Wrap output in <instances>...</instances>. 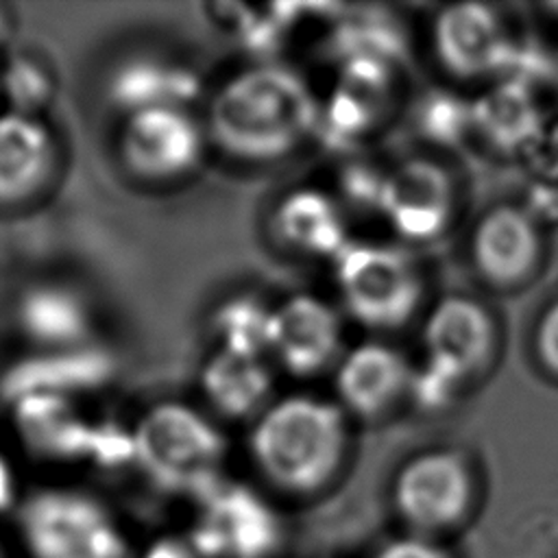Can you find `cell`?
Returning <instances> with one entry per match:
<instances>
[{
	"instance_id": "obj_1",
	"label": "cell",
	"mask_w": 558,
	"mask_h": 558,
	"mask_svg": "<svg viewBox=\"0 0 558 558\" xmlns=\"http://www.w3.org/2000/svg\"><path fill=\"white\" fill-rule=\"evenodd\" d=\"M310 83L275 61H257L218 83L203 116L209 146L231 161L272 163L296 153L320 124Z\"/></svg>"
},
{
	"instance_id": "obj_27",
	"label": "cell",
	"mask_w": 558,
	"mask_h": 558,
	"mask_svg": "<svg viewBox=\"0 0 558 558\" xmlns=\"http://www.w3.org/2000/svg\"><path fill=\"white\" fill-rule=\"evenodd\" d=\"M146 558H194V554L183 543L174 538H163L146 554Z\"/></svg>"
},
{
	"instance_id": "obj_23",
	"label": "cell",
	"mask_w": 558,
	"mask_h": 558,
	"mask_svg": "<svg viewBox=\"0 0 558 558\" xmlns=\"http://www.w3.org/2000/svg\"><path fill=\"white\" fill-rule=\"evenodd\" d=\"M272 305L257 294L240 292L222 299L209 316L211 349L268 357Z\"/></svg>"
},
{
	"instance_id": "obj_3",
	"label": "cell",
	"mask_w": 558,
	"mask_h": 558,
	"mask_svg": "<svg viewBox=\"0 0 558 558\" xmlns=\"http://www.w3.org/2000/svg\"><path fill=\"white\" fill-rule=\"evenodd\" d=\"M133 432L135 464L163 493L205 499L220 482L227 440L220 427L185 401H157Z\"/></svg>"
},
{
	"instance_id": "obj_12",
	"label": "cell",
	"mask_w": 558,
	"mask_h": 558,
	"mask_svg": "<svg viewBox=\"0 0 558 558\" xmlns=\"http://www.w3.org/2000/svg\"><path fill=\"white\" fill-rule=\"evenodd\" d=\"M342 316L327 299L290 294L272 305L268 360L292 377H316L342 357Z\"/></svg>"
},
{
	"instance_id": "obj_22",
	"label": "cell",
	"mask_w": 558,
	"mask_h": 558,
	"mask_svg": "<svg viewBox=\"0 0 558 558\" xmlns=\"http://www.w3.org/2000/svg\"><path fill=\"white\" fill-rule=\"evenodd\" d=\"M471 126L506 153L534 146L543 133L536 102L523 83H504L471 107Z\"/></svg>"
},
{
	"instance_id": "obj_29",
	"label": "cell",
	"mask_w": 558,
	"mask_h": 558,
	"mask_svg": "<svg viewBox=\"0 0 558 558\" xmlns=\"http://www.w3.org/2000/svg\"><path fill=\"white\" fill-rule=\"evenodd\" d=\"M13 13L7 7H0V46L9 39L11 31H13Z\"/></svg>"
},
{
	"instance_id": "obj_25",
	"label": "cell",
	"mask_w": 558,
	"mask_h": 558,
	"mask_svg": "<svg viewBox=\"0 0 558 558\" xmlns=\"http://www.w3.org/2000/svg\"><path fill=\"white\" fill-rule=\"evenodd\" d=\"M532 349L541 371L558 381V299L551 301L538 316Z\"/></svg>"
},
{
	"instance_id": "obj_2",
	"label": "cell",
	"mask_w": 558,
	"mask_h": 558,
	"mask_svg": "<svg viewBox=\"0 0 558 558\" xmlns=\"http://www.w3.org/2000/svg\"><path fill=\"white\" fill-rule=\"evenodd\" d=\"M349 451V414L331 399L286 395L251 421L248 453L275 488L290 495L323 490Z\"/></svg>"
},
{
	"instance_id": "obj_13",
	"label": "cell",
	"mask_w": 558,
	"mask_h": 558,
	"mask_svg": "<svg viewBox=\"0 0 558 558\" xmlns=\"http://www.w3.org/2000/svg\"><path fill=\"white\" fill-rule=\"evenodd\" d=\"M414 364L397 347L364 340L347 349L333 368L336 403L349 418L377 421L410 399Z\"/></svg>"
},
{
	"instance_id": "obj_8",
	"label": "cell",
	"mask_w": 558,
	"mask_h": 558,
	"mask_svg": "<svg viewBox=\"0 0 558 558\" xmlns=\"http://www.w3.org/2000/svg\"><path fill=\"white\" fill-rule=\"evenodd\" d=\"M458 207L451 172L429 157H405L384 172L377 214L397 238L427 244L445 235Z\"/></svg>"
},
{
	"instance_id": "obj_21",
	"label": "cell",
	"mask_w": 558,
	"mask_h": 558,
	"mask_svg": "<svg viewBox=\"0 0 558 558\" xmlns=\"http://www.w3.org/2000/svg\"><path fill=\"white\" fill-rule=\"evenodd\" d=\"M270 229L286 248L329 262L351 240L336 196L314 187L283 194L270 214Z\"/></svg>"
},
{
	"instance_id": "obj_24",
	"label": "cell",
	"mask_w": 558,
	"mask_h": 558,
	"mask_svg": "<svg viewBox=\"0 0 558 558\" xmlns=\"http://www.w3.org/2000/svg\"><path fill=\"white\" fill-rule=\"evenodd\" d=\"M57 94L54 70L33 50H15L0 65L4 109L41 116Z\"/></svg>"
},
{
	"instance_id": "obj_11",
	"label": "cell",
	"mask_w": 558,
	"mask_h": 558,
	"mask_svg": "<svg viewBox=\"0 0 558 558\" xmlns=\"http://www.w3.org/2000/svg\"><path fill=\"white\" fill-rule=\"evenodd\" d=\"M469 253L477 277L486 286L497 290L521 288L543 266L545 235L541 218L527 205H493L475 222Z\"/></svg>"
},
{
	"instance_id": "obj_5",
	"label": "cell",
	"mask_w": 558,
	"mask_h": 558,
	"mask_svg": "<svg viewBox=\"0 0 558 558\" xmlns=\"http://www.w3.org/2000/svg\"><path fill=\"white\" fill-rule=\"evenodd\" d=\"M207 148L203 118L185 107L129 113L116 133L118 163L146 185H172L192 177L205 161Z\"/></svg>"
},
{
	"instance_id": "obj_6",
	"label": "cell",
	"mask_w": 558,
	"mask_h": 558,
	"mask_svg": "<svg viewBox=\"0 0 558 558\" xmlns=\"http://www.w3.org/2000/svg\"><path fill=\"white\" fill-rule=\"evenodd\" d=\"M20 521L35 558H126L107 510L85 493L39 490L22 504Z\"/></svg>"
},
{
	"instance_id": "obj_28",
	"label": "cell",
	"mask_w": 558,
	"mask_h": 558,
	"mask_svg": "<svg viewBox=\"0 0 558 558\" xmlns=\"http://www.w3.org/2000/svg\"><path fill=\"white\" fill-rule=\"evenodd\" d=\"M15 497V484H13V473L9 466V460L0 453V512L11 508Z\"/></svg>"
},
{
	"instance_id": "obj_10",
	"label": "cell",
	"mask_w": 558,
	"mask_h": 558,
	"mask_svg": "<svg viewBox=\"0 0 558 558\" xmlns=\"http://www.w3.org/2000/svg\"><path fill=\"white\" fill-rule=\"evenodd\" d=\"M432 48L440 68L460 81L493 78L519 52L499 11L482 2H458L438 11Z\"/></svg>"
},
{
	"instance_id": "obj_9",
	"label": "cell",
	"mask_w": 558,
	"mask_h": 558,
	"mask_svg": "<svg viewBox=\"0 0 558 558\" xmlns=\"http://www.w3.org/2000/svg\"><path fill=\"white\" fill-rule=\"evenodd\" d=\"M421 342L423 364L466 388L490 368L499 349V327L482 301L447 294L427 310Z\"/></svg>"
},
{
	"instance_id": "obj_26",
	"label": "cell",
	"mask_w": 558,
	"mask_h": 558,
	"mask_svg": "<svg viewBox=\"0 0 558 558\" xmlns=\"http://www.w3.org/2000/svg\"><path fill=\"white\" fill-rule=\"evenodd\" d=\"M375 558H449V556L425 538H401L386 545Z\"/></svg>"
},
{
	"instance_id": "obj_19",
	"label": "cell",
	"mask_w": 558,
	"mask_h": 558,
	"mask_svg": "<svg viewBox=\"0 0 558 558\" xmlns=\"http://www.w3.org/2000/svg\"><path fill=\"white\" fill-rule=\"evenodd\" d=\"M207 405L229 421H255L272 401L275 373L264 355L211 349L198 371Z\"/></svg>"
},
{
	"instance_id": "obj_4",
	"label": "cell",
	"mask_w": 558,
	"mask_h": 558,
	"mask_svg": "<svg viewBox=\"0 0 558 558\" xmlns=\"http://www.w3.org/2000/svg\"><path fill=\"white\" fill-rule=\"evenodd\" d=\"M331 268L342 310L371 331L401 329L423 305L421 266L401 246L349 240Z\"/></svg>"
},
{
	"instance_id": "obj_7",
	"label": "cell",
	"mask_w": 558,
	"mask_h": 558,
	"mask_svg": "<svg viewBox=\"0 0 558 558\" xmlns=\"http://www.w3.org/2000/svg\"><path fill=\"white\" fill-rule=\"evenodd\" d=\"M475 501V473L464 451L425 449L408 458L392 482L397 514L418 534L458 527Z\"/></svg>"
},
{
	"instance_id": "obj_16",
	"label": "cell",
	"mask_w": 558,
	"mask_h": 558,
	"mask_svg": "<svg viewBox=\"0 0 558 558\" xmlns=\"http://www.w3.org/2000/svg\"><path fill=\"white\" fill-rule=\"evenodd\" d=\"M17 333L35 351H63L92 344L96 314L89 299L68 281H35L13 305Z\"/></svg>"
},
{
	"instance_id": "obj_15",
	"label": "cell",
	"mask_w": 558,
	"mask_h": 558,
	"mask_svg": "<svg viewBox=\"0 0 558 558\" xmlns=\"http://www.w3.org/2000/svg\"><path fill=\"white\" fill-rule=\"evenodd\" d=\"M61 144L44 116L0 111V209L35 203L54 183Z\"/></svg>"
},
{
	"instance_id": "obj_14",
	"label": "cell",
	"mask_w": 558,
	"mask_h": 558,
	"mask_svg": "<svg viewBox=\"0 0 558 558\" xmlns=\"http://www.w3.org/2000/svg\"><path fill=\"white\" fill-rule=\"evenodd\" d=\"M192 545L207 558H264L277 543V519L246 486L220 482L201 499Z\"/></svg>"
},
{
	"instance_id": "obj_20",
	"label": "cell",
	"mask_w": 558,
	"mask_h": 558,
	"mask_svg": "<svg viewBox=\"0 0 558 558\" xmlns=\"http://www.w3.org/2000/svg\"><path fill=\"white\" fill-rule=\"evenodd\" d=\"M24 445L44 458L92 460L98 423L89 421L76 399L35 395L9 403Z\"/></svg>"
},
{
	"instance_id": "obj_17",
	"label": "cell",
	"mask_w": 558,
	"mask_h": 558,
	"mask_svg": "<svg viewBox=\"0 0 558 558\" xmlns=\"http://www.w3.org/2000/svg\"><path fill=\"white\" fill-rule=\"evenodd\" d=\"M113 371V357L94 344L63 351H35L17 360L4 373L0 392L7 403L35 395L76 399L83 392L102 388Z\"/></svg>"
},
{
	"instance_id": "obj_18",
	"label": "cell",
	"mask_w": 558,
	"mask_h": 558,
	"mask_svg": "<svg viewBox=\"0 0 558 558\" xmlns=\"http://www.w3.org/2000/svg\"><path fill=\"white\" fill-rule=\"evenodd\" d=\"M105 94L111 109L124 118L157 107L192 109L203 94V83L194 68L177 59L131 54L109 70Z\"/></svg>"
}]
</instances>
